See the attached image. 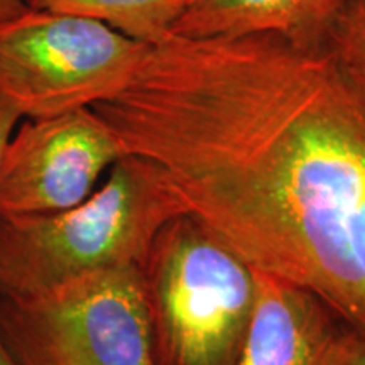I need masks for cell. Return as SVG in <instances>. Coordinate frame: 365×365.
Returning a JSON list of instances; mask_svg holds the SVG:
<instances>
[{
	"mask_svg": "<svg viewBox=\"0 0 365 365\" xmlns=\"http://www.w3.org/2000/svg\"><path fill=\"white\" fill-rule=\"evenodd\" d=\"M178 217L148 164L122 156L76 207L0 218V294L39 293L98 269L143 267L154 240Z\"/></svg>",
	"mask_w": 365,
	"mask_h": 365,
	"instance_id": "obj_2",
	"label": "cell"
},
{
	"mask_svg": "<svg viewBox=\"0 0 365 365\" xmlns=\"http://www.w3.org/2000/svg\"><path fill=\"white\" fill-rule=\"evenodd\" d=\"M19 113L14 110L7 102H4L0 98V154H2L4 145H6L9 137H11L14 129H16V125L19 124Z\"/></svg>",
	"mask_w": 365,
	"mask_h": 365,
	"instance_id": "obj_11",
	"label": "cell"
},
{
	"mask_svg": "<svg viewBox=\"0 0 365 365\" xmlns=\"http://www.w3.org/2000/svg\"><path fill=\"white\" fill-rule=\"evenodd\" d=\"M122 156L115 135L93 108L26 118L0 154V218L76 207Z\"/></svg>",
	"mask_w": 365,
	"mask_h": 365,
	"instance_id": "obj_6",
	"label": "cell"
},
{
	"mask_svg": "<svg viewBox=\"0 0 365 365\" xmlns=\"http://www.w3.org/2000/svg\"><path fill=\"white\" fill-rule=\"evenodd\" d=\"M345 365H365V340L355 339Z\"/></svg>",
	"mask_w": 365,
	"mask_h": 365,
	"instance_id": "obj_13",
	"label": "cell"
},
{
	"mask_svg": "<svg viewBox=\"0 0 365 365\" xmlns=\"http://www.w3.org/2000/svg\"><path fill=\"white\" fill-rule=\"evenodd\" d=\"M148 49L103 22L27 7L0 22V98L21 118L91 108L124 88Z\"/></svg>",
	"mask_w": 365,
	"mask_h": 365,
	"instance_id": "obj_5",
	"label": "cell"
},
{
	"mask_svg": "<svg viewBox=\"0 0 365 365\" xmlns=\"http://www.w3.org/2000/svg\"><path fill=\"white\" fill-rule=\"evenodd\" d=\"M0 365H17L11 352H9L6 341L2 340V335H0Z\"/></svg>",
	"mask_w": 365,
	"mask_h": 365,
	"instance_id": "obj_14",
	"label": "cell"
},
{
	"mask_svg": "<svg viewBox=\"0 0 365 365\" xmlns=\"http://www.w3.org/2000/svg\"><path fill=\"white\" fill-rule=\"evenodd\" d=\"M26 9L24 0H0V22L19 16Z\"/></svg>",
	"mask_w": 365,
	"mask_h": 365,
	"instance_id": "obj_12",
	"label": "cell"
},
{
	"mask_svg": "<svg viewBox=\"0 0 365 365\" xmlns=\"http://www.w3.org/2000/svg\"><path fill=\"white\" fill-rule=\"evenodd\" d=\"M17 365H158L143 267L98 269L33 294H0Z\"/></svg>",
	"mask_w": 365,
	"mask_h": 365,
	"instance_id": "obj_3",
	"label": "cell"
},
{
	"mask_svg": "<svg viewBox=\"0 0 365 365\" xmlns=\"http://www.w3.org/2000/svg\"><path fill=\"white\" fill-rule=\"evenodd\" d=\"M327 46L365 78V0H344L328 31Z\"/></svg>",
	"mask_w": 365,
	"mask_h": 365,
	"instance_id": "obj_10",
	"label": "cell"
},
{
	"mask_svg": "<svg viewBox=\"0 0 365 365\" xmlns=\"http://www.w3.org/2000/svg\"><path fill=\"white\" fill-rule=\"evenodd\" d=\"M36 11H49L103 22L149 46L173 36L190 0H24Z\"/></svg>",
	"mask_w": 365,
	"mask_h": 365,
	"instance_id": "obj_9",
	"label": "cell"
},
{
	"mask_svg": "<svg viewBox=\"0 0 365 365\" xmlns=\"http://www.w3.org/2000/svg\"><path fill=\"white\" fill-rule=\"evenodd\" d=\"M154 346L173 365H234L255 272L186 217L163 228L143 266Z\"/></svg>",
	"mask_w": 365,
	"mask_h": 365,
	"instance_id": "obj_4",
	"label": "cell"
},
{
	"mask_svg": "<svg viewBox=\"0 0 365 365\" xmlns=\"http://www.w3.org/2000/svg\"><path fill=\"white\" fill-rule=\"evenodd\" d=\"M91 108L178 215L365 340V78L339 54L170 36Z\"/></svg>",
	"mask_w": 365,
	"mask_h": 365,
	"instance_id": "obj_1",
	"label": "cell"
},
{
	"mask_svg": "<svg viewBox=\"0 0 365 365\" xmlns=\"http://www.w3.org/2000/svg\"><path fill=\"white\" fill-rule=\"evenodd\" d=\"M344 0H190L173 36L240 38L277 34L301 46L327 44Z\"/></svg>",
	"mask_w": 365,
	"mask_h": 365,
	"instance_id": "obj_8",
	"label": "cell"
},
{
	"mask_svg": "<svg viewBox=\"0 0 365 365\" xmlns=\"http://www.w3.org/2000/svg\"><path fill=\"white\" fill-rule=\"evenodd\" d=\"M254 272V307L234 365H345L357 335L308 291Z\"/></svg>",
	"mask_w": 365,
	"mask_h": 365,
	"instance_id": "obj_7",
	"label": "cell"
}]
</instances>
